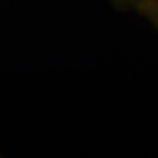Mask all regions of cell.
Wrapping results in <instances>:
<instances>
[{
  "mask_svg": "<svg viewBox=\"0 0 158 158\" xmlns=\"http://www.w3.org/2000/svg\"><path fill=\"white\" fill-rule=\"evenodd\" d=\"M141 15H143L158 30V3L149 6L148 8L142 11Z\"/></svg>",
  "mask_w": 158,
  "mask_h": 158,
  "instance_id": "2",
  "label": "cell"
},
{
  "mask_svg": "<svg viewBox=\"0 0 158 158\" xmlns=\"http://www.w3.org/2000/svg\"><path fill=\"white\" fill-rule=\"evenodd\" d=\"M116 5L125 10H135L139 14L149 6L158 3V0H114Z\"/></svg>",
  "mask_w": 158,
  "mask_h": 158,
  "instance_id": "1",
  "label": "cell"
}]
</instances>
